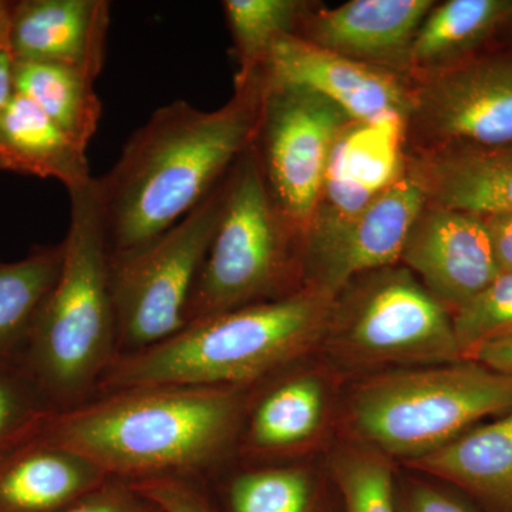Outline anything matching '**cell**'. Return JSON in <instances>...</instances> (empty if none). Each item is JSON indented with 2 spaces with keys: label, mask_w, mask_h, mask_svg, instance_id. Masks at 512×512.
<instances>
[{
  "label": "cell",
  "mask_w": 512,
  "mask_h": 512,
  "mask_svg": "<svg viewBox=\"0 0 512 512\" xmlns=\"http://www.w3.org/2000/svg\"><path fill=\"white\" fill-rule=\"evenodd\" d=\"M262 96L256 74L237 80L221 109L175 100L128 138L114 167L97 178L111 255L150 244L211 194L254 144Z\"/></svg>",
  "instance_id": "obj_1"
},
{
  "label": "cell",
  "mask_w": 512,
  "mask_h": 512,
  "mask_svg": "<svg viewBox=\"0 0 512 512\" xmlns=\"http://www.w3.org/2000/svg\"><path fill=\"white\" fill-rule=\"evenodd\" d=\"M241 387L153 384L97 394L42 431L110 478L202 480L227 456L245 417Z\"/></svg>",
  "instance_id": "obj_2"
},
{
  "label": "cell",
  "mask_w": 512,
  "mask_h": 512,
  "mask_svg": "<svg viewBox=\"0 0 512 512\" xmlns=\"http://www.w3.org/2000/svg\"><path fill=\"white\" fill-rule=\"evenodd\" d=\"M336 296L315 285L185 326L153 348L117 357L97 394L153 386L245 387L305 355L328 333Z\"/></svg>",
  "instance_id": "obj_3"
},
{
  "label": "cell",
  "mask_w": 512,
  "mask_h": 512,
  "mask_svg": "<svg viewBox=\"0 0 512 512\" xmlns=\"http://www.w3.org/2000/svg\"><path fill=\"white\" fill-rule=\"evenodd\" d=\"M69 195L62 268L18 360L56 412L96 396L101 379L119 357L97 178Z\"/></svg>",
  "instance_id": "obj_4"
},
{
  "label": "cell",
  "mask_w": 512,
  "mask_h": 512,
  "mask_svg": "<svg viewBox=\"0 0 512 512\" xmlns=\"http://www.w3.org/2000/svg\"><path fill=\"white\" fill-rule=\"evenodd\" d=\"M510 410L512 376L476 360H460L367 380L353 396L352 419L373 448L414 461L484 417Z\"/></svg>",
  "instance_id": "obj_5"
},
{
  "label": "cell",
  "mask_w": 512,
  "mask_h": 512,
  "mask_svg": "<svg viewBox=\"0 0 512 512\" xmlns=\"http://www.w3.org/2000/svg\"><path fill=\"white\" fill-rule=\"evenodd\" d=\"M298 245L269 194L252 144L225 177L224 210L192 291L187 325L285 296Z\"/></svg>",
  "instance_id": "obj_6"
},
{
  "label": "cell",
  "mask_w": 512,
  "mask_h": 512,
  "mask_svg": "<svg viewBox=\"0 0 512 512\" xmlns=\"http://www.w3.org/2000/svg\"><path fill=\"white\" fill-rule=\"evenodd\" d=\"M224 202L225 178L161 237L136 251L110 254L119 356L160 345L187 326L192 291Z\"/></svg>",
  "instance_id": "obj_7"
},
{
  "label": "cell",
  "mask_w": 512,
  "mask_h": 512,
  "mask_svg": "<svg viewBox=\"0 0 512 512\" xmlns=\"http://www.w3.org/2000/svg\"><path fill=\"white\" fill-rule=\"evenodd\" d=\"M336 296L326 335L353 362L447 365L464 360L453 315L406 266L353 279ZM352 281V282H353Z\"/></svg>",
  "instance_id": "obj_8"
},
{
  "label": "cell",
  "mask_w": 512,
  "mask_h": 512,
  "mask_svg": "<svg viewBox=\"0 0 512 512\" xmlns=\"http://www.w3.org/2000/svg\"><path fill=\"white\" fill-rule=\"evenodd\" d=\"M353 121L338 104L312 90L264 84L254 147L269 194L299 244L318 205L333 150Z\"/></svg>",
  "instance_id": "obj_9"
},
{
  "label": "cell",
  "mask_w": 512,
  "mask_h": 512,
  "mask_svg": "<svg viewBox=\"0 0 512 512\" xmlns=\"http://www.w3.org/2000/svg\"><path fill=\"white\" fill-rule=\"evenodd\" d=\"M440 147L512 146V57H481L426 72L406 120Z\"/></svg>",
  "instance_id": "obj_10"
},
{
  "label": "cell",
  "mask_w": 512,
  "mask_h": 512,
  "mask_svg": "<svg viewBox=\"0 0 512 512\" xmlns=\"http://www.w3.org/2000/svg\"><path fill=\"white\" fill-rule=\"evenodd\" d=\"M403 117L375 123L353 121L339 138L316 210L301 239L302 262L329 247L377 195L406 171Z\"/></svg>",
  "instance_id": "obj_11"
},
{
  "label": "cell",
  "mask_w": 512,
  "mask_h": 512,
  "mask_svg": "<svg viewBox=\"0 0 512 512\" xmlns=\"http://www.w3.org/2000/svg\"><path fill=\"white\" fill-rule=\"evenodd\" d=\"M258 74L266 86L312 90L357 123L409 114L410 89L392 70L356 62L298 35L281 37Z\"/></svg>",
  "instance_id": "obj_12"
},
{
  "label": "cell",
  "mask_w": 512,
  "mask_h": 512,
  "mask_svg": "<svg viewBox=\"0 0 512 512\" xmlns=\"http://www.w3.org/2000/svg\"><path fill=\"white\" fill-rule=\"evenodd\" d=\"M400 261L451 315L500 275L483 218L429 202L407 235Z\"/></svg>",
  "instance_id": "obj_13"
},
{
  "label": "cell",
  "mask_w": 512,
  "mask_h": 512,
  "mask_svg": "<svg viewBox=\"0 0 512 512\" xmlns=\"http://www.w3.org/2000/svg\"><path fill=\"white\" fill-rule=\"evenodd\" d=\"M426 204L423 188L406 167L328 248L303 264L308 274L306 284L338 296L353 279L396 265Z\"/></svg>",
  "instance_id": "obj_14"
},
{
  "label": "cell",
  "mask_w": 512,
  "mask_h": 512,
  "mask_svg": "<svg viewBox=\"0 0 512 512\" xmlns=\"http://www.w3.org/2000/svg\"><path fill=\"white\" fill-rule=\"evenodd\" d=\"M109 25L106 0L12 2L9 53L15 62L62 64L97 79Z\"/></svg>",
  "instance_id": "obj_15"
},
{
  "label": "cell",
  "mask_w": 512,
  "mask_h": 512,
  "mask_svg": "<svg viewBox=\"0 0 512 512\" xmlns=\"http://www.w3.org/2000/svg\"><path fill=\"white\" fill-rule=\"evenodd\" d=\"M431 0H352L303 15L295 35L323 49L387 69L409 66V50Z\"/></svg>",
  "instance_id": "obj_16"
},
{
  "label": "cell",
  "mask_w": 512,
  "mask_h": 512,
  "mask_svg": "<svg viewBox=\"0 0 512 512\" xmlns=\"http://www.w3.org/2000/svg\"><path fill=\"white\" fill-rule=\"evenodd\" d=\"M107 480L92 461L40 434L0 458V512H62Z\"/></svg>",
  "instance_id": "obj_17"
},
{
  "label": "cell",
  "mask_w": 512,
  "mask_h": 512,
  "mask_svg": "<svg viewBox=\"0 0 512 512\" xmlns=\"http://www.w3.org/2000/svg\"><path fill=\"white\" fill-rule=\"evenodd\" d=\"M407 168L429 204L481 218L512 214V146L441 147Z\"/></svg>",
  "instance_id": "obj_18"
},
{
  "label": "cell",
  "mask_w": 512,
  "mask_h": 512,
  "mask_svg": "<svg viewBox=\"0 0 512 512\" xmlns=\"http://www.w3.org/2000/svg\"><path fill=\"white\" fill-rule=\"evenodd\" d=\"M410 463L512 512V410Z\"/></svg>",
  "instance_id": "obj_19"
},
{
  "label": "cell",
  "mask_w": 512,
  "mask_h": 512,
  "mask_svg": "<svg viewBox=\"0 0 512 512\" xmlns=\"http://www.w3.org/2000/svg\"><path fill=\"white\" fill-rule=\"evenodd\" d=\"M5 170L55 178L67 191L92 183L86 150L35 103L15 93L2 123Z\"/></svg>",
  "instance_id": "obj_20"
},
{
  "label": "cell",
  "mask_w": 512,
  "mask_h": 512,
  "mask_svg": "<svg viewBox=\"0 0 512 512\" xmlns=\"http://www.w3.org/2000/svg\"><path fill=\"white\" fill-rule=\"evenodd\" d=\"M512 18V0H447L421 22L409 66L424 73L457 63Z\"/></svg>",
  "instance_id": "obj_21"
},
{
  "label": "cell",
  "mask_w": 512,
  "mask_h": 512,
  "mask_svg": "<svg viewBox=\"0 0 512 512\" xmlns=\"http://www.w3.org/2000/svg\"><path fill=\"white\" fill-rule=\"evenodd\" d=\"M84 70L52 63L15 62V89L35 103L80 146L87 148L99 127L101 101Z\"/></svg>",
  "instance_id": "obj_22"
},
{
  "label": "cell",
  "mask_w": 512,
  "mask_h": 512,
  "mask_svg": "<svg viewBox=\"0 0 512 512\" xmlns=\"http://www.w3.org/2000/svg\"><path fill=\"white\" fill-rule=\"evenodd\" d=\"M62 262L63 241L35 247L19 261H0V360L22 356Z\"/></svg>",
  "instance_id": "obj_23"
},
{
  "label": "cell",
  "mask_w": 512,
  "mask_h": 512,
  "mask_svg": "<svg viewBox=\"0 0 512 512\" xmlns=\"http://www.w3.org/2000/svg\"><path fill=\"white\" fill-rule=\"evenodd\" d=\"M322 384L298 376L276 384L259 399L248 419L245 444L255 454H281L315 436L323 417Z\"/></svg>",
  "instance_id": "obj_24"
},
{
  "label": "cell",
  "mask_w": 512,
  "mask_h": 512,
  "mask_svg": "<svg viewBox=\"0 0 512 512\" xmlns=\"http://www.w3.org/2000/svg\"><path fill=\"white\" fill-rule=\"evenodd\" d=\"M225 18L239 60L237 80L261 72L266 57L281 37L295 35L305 15L298 0H225Z\"/></svg>",
  "instance_id": "obj_25"
},
{
  "label": "cell",
  "mask_w": 512,
  "mask_h": 512,
  "mask_svg": "<svg viewBox=\"0 0 512 512\" xmlns=\"http://www.w3.org/2000/svg\"><path fill=\"white\" fill-rule=\"evenodd\" d=\"M214 508L217 512H313L315 487L302 468H252L225 484L221 503Z\"/></svg>",
  "instance_id": "obj_26"
},
{
  "label": "cell",
  "mask_w": 512,
  "mask_h": 512,
  "mask_svg": "<svg viewBox=\"0 0 512 512\" xmlns=\"http://www.w3.org/2000/svg\"><path fill=\"white\" fill-rule=\"evenodd\" d=\"M55 413L18 360H0V458L39 437Z\"/></svg>",
  "instance_id": "obj_27"
},
{
  "label": "cell",
  "mask_w": 512,
  "mask_h": 512,
  "mask_svg": "<svg viewBox=\"0 0 512 512\" xmlns=\"http://www.w3.org/2000/svg\"><path fill=\"white\" fill-rule=\"evenodd\" d=\"M333 476L346 512H397L393 471L376 448H353L336 458Z\"/></svg>",
  "instance_id": "obj_28"
},
{
  "label": "cell",
  "mask_w": 512,
  "mask_h": 512,
  "mask_svg": "<svg viewBox=\"0 0 512 512\" xmlns=\"http://www.w3.org/2000/svg\"><path fill=\"white\" fill-rule=\"evenodd\" d=\"M454 333L464 360L488 343L512 336V272H504L476 298L453 313Z\"/></svg>",
  "instance_id": "obj_29"
},
{
  "label": "cell",
  "mask_w": 512,
  "mask_h": 512,
  "mask_svg": "<svg viewBox=\"0 0 512 512\" xmlns=\"http://www.w3.org/2000/svg\"><path fill=\"white\" fill-rule=\"evenodd\" d=\"M130 484L156 501L165 512H217L202 480L165 477Z\"/></svg>",
  "instance_id": "obj_30"
},
{
  "label": "cell",
  "mask_w": 512,
  "mask_h": 512,
  "mask_svg": "<svg viewBox=\"0 0 512 512\" xmlns=\"http://www.w3.org/2000/svg\"><path fill=\"white\" fill-rule=\"evenodd\" d=\"M62 512H165L143 491L126 481L110 478Z\"/></svg>",
  "instance_id": "obj_31"
},
{
  "label": "cell",
  "mask_w": 512,
  "mask_h": 512,
  "mask_svg": "<svg viewBox=\"0 0 512 512\" xmlns=\"http://www.w3.org/2000/svg\"><path fill=\"white\" fill-rule=\"evenodd\" d=\"M397 512H474L466 504L426 484L407 487L397 498Z\"/></svg>",
  "instance_id": "obj_32"
},
{
  "label": "cell",
  "mask_w": 512,
  "mask_h": 512,
  "mask_svg": "<svg viewBox=\"0 0 512 512\" xmlns=\"http://www.w3.org/2000/svg\"><path fill=\"white\" fill-rule=\"evenodd\" d=\"M490 232L500 274L512 272V214L483 218Z\"/></svg>",
  "instance_id": "obj_33"
},
{
  "label": "cell",
  "mask_w": 512,
  "mask_h": 512,
  "mask_svg": "<svg viewBox=\"0 0 512 512\" xmlns=\"http://www.w3.org/2000/svg\"><path fill=\"white\" fill-rule=\"evenodd\" d=\"M471 360H476L481 365L512 376V336L488 343L478 350Z\"/></svg>",
  "instance_id": "obj_34"
},
{
  "label": "cell",
  "mask_w": 512,
  "mask_h": 512,
  "mask_svg": "<svg viewBox=\"0 0 512 512\" xmlns=\"http://www.w3.org/2000/svg\"><path fill=\"white\" fill-rule=\"evenodd\" d=\"M15 93V60L9 52H0V170H5L2 146L3 117Z\"/></svg>",
  "instance_id": "obj_35"
},
{
  "label": "cell",
  "mask_w": 512,
  "mask_h": 512,
  "mask_svg": "<svg viewBox=\"0 0 512 512\" xmlns=\"http://www.w3.org/2000/svg\"><path fill=\"white\" fill-rule=\"evenodd\" d=\"M10 18L12 2L0 0V52H9Z\"/></svg>",
  "instance_id": "obj_36"
}]
</instances>
